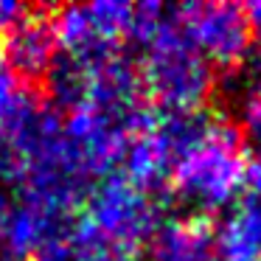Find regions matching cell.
<instances>
[{"label":"cell","instance_id":"obj_1","mask_svg":"<svg viewBox=\"0 0 261 261\" xmlns=\"http://www.w3.org/2000/svg\"><path fill=\"white\" fill-rule=\"evenodd\" d=\"M141 51L143 90L158 104H163L166 113L197 110L214 93L211 65L194 48L174 14H166Z\"/></svg>","mask_w":261,"mask_h":261},{"label":"cell","instance_id":"obj_2","mask_svg":"<svg viewBox=\"0 0 261 261\" xmlns=\"http://www.w3.org/2000/svg\"><path fill=\"white\" fill-rule=\"evenodd\" d=\"M247 160L236 124L214 121L208 138L171 171V188L202 214L219 211L244 188Z\"/></svg>","mask_w":261,"mask_h":261},{"label":"cell","instance_id":"obj_3","mask_svg":"<svg viewBox=\"0 0 261 261\" xmlns=\"http://www.w3.org/2000/svg\"><path fill=\"white\" fill-rule=\"evenodd\" d=\"M76 227L107 247L135 255V250L149 242L158 227V205L152 202V194L118 174L93 191L85 219Z\"/></svg>","mask_w":261,"mask_h":261},{"label":"cell","instance_id":"obj_4","mask_svg":"<svg viewBox=\"0 0 261 261\" xmlns=\"http://www.w3.org/2000/svg\"><path fill=\"white\" fill-rule=\"evenodd\" d=\"M132 20V6L118 0H101L87 6H65L54 14L57 45L76 62H98L118 51Z\"/></svg>","mask_w":261,"mask_h":261},{"label":"cell","instance_id":"obj_5","mask_svg":"<svg viewBox=\"0 0 261 261\" xmlns=\"http://www.w3.org/2000/svg\"><path fill=\"white\" fill-rule=\"evenodd\" d=\"M171 14L208 65H216L222 70L244 65L253 45V29L242 6L188 3V6H177Z\"/></svg>","mask_w":261,"mask_h":261},{"label":"cell","instance_id":"obj_6","mask_svg":"<svg viewBox=\"0 0 261 261\" xmlns=\"http://www.w3.org/2000/svg\"><path fill=\"white\" fill-rule=\"evenodd\" d=\"M57 31L54 17L48 9L31 6V12L20 20L14 29L0 37V59L14 79H23L29 85H40L48 79L54 59H57Z\"/></svg>","mask_w":261,"mask_h":261},{"label":"cell","instance_id":"obj_7","mask_svg":"<svg viewBox=\"0 0 261 261\" xmlns=\"http://www.w3.org/2000/svg\"><path fill=\"white\" fill-rule=\"evenodd\" d=\"M149 261H211L214 230L205 216L166 219L149 236Z\"/></svg>","mask_w":261,"mask_h":261},{"label":"cell","instance_id":"obj_8","mask_svg":"<svg viewBox=\"0 0 261 261\" xmlns=\"http://www.w3.org/2000/svg\"><path fill=\"white\" fill-rule=\"evenodd\" d=\"M216 261H261V194L244 191L239 211L219 233Z\"/></svg>","mask_w":261,"mask_h":261},{"label":"cell","instance_id":"obj_9","mask_svg":"<svg viewBox=\"0 0 261 261\" xmlns=\"http://www.w3.org/2000/svg\"><path fill=\"white\" fill-rule=\"evenodd\" d=\"M242 124L261 146V70L247 82L242 93Z\"/></svg>","mask_w":261,"mask_h":261},{"label":"cell","instance_id":"obj_10","mask_svg":"<svg viewBox=\"0 0 261 261\" xmlns=\"http://www.w3.org/2000/svg\"><path fill=\"white\" fill-rule=\"evenodd\" d=\"M70 233H73L76 244H79V253H82L79 261H135V255H132V253H124V250L107 247V244L90 239L87 233H82L79 227H73Z\"/></svg>","mask_w":261,"mask_h":261},{"label":"cell","instance_id":"obj_11","mask_svg":"<svg viewBox=\"0 0 261 261\" xmlns=\"http://www.w3.org/2000/svg\"><path fill=\"white\" fill-rule=\"evenodd\" d=\"M244 191L261 194V146L255 152V158L247 163V177H244Z\"/></svg>","mask_w":261,"mask_h":261},{"label":"cell","instance_id":"obj_12","mask_svg":"<svg viewBox=\"0 0 261 261\" xmlns=\"http://www.w3.org/2000/svg\"><path fill=\"white\" fill-rule=\"evenodd\" d=\"M244 14H247L250 29L255 31V37H258V42H261V0H258V3H250V6H244Z\"/></svg>","mask_w":261,"mask_h":261},{"label":"cell","instance_id":"obj_13","mask_svg":"<svg viewBox=\"0 0 261 261\" xmlns=\"http://www.w3.org/2000/svg\"><path fill=\"white\" fill-rule=\"evenodd\" d=\"M211 261H216V258H211Z\"/></svg>","mask_w":261,"mask_h":261}]
</instances>
